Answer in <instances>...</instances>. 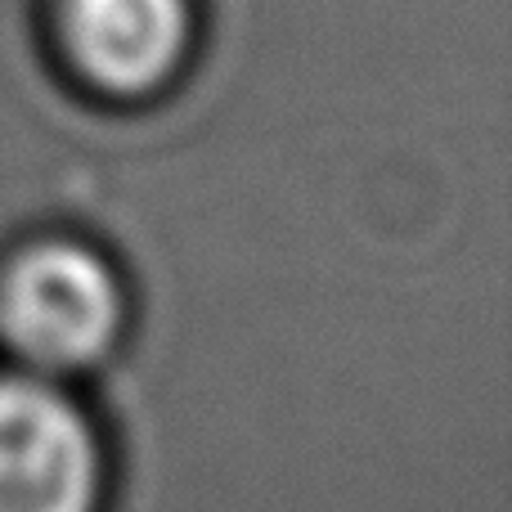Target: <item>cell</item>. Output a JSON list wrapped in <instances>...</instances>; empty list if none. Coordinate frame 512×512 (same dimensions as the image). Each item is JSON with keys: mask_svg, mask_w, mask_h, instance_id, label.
I'll return each mask as SVG.
<instances>
[{"mask_svg": "<svg viewBox=\"0 0 512 512\" xmlns=\"http://www.w3.org/2000/svg\"><path fill=\"white\" fill-rule=\"evenodd\" d=\"M122 333L113 270L77 243H36L0 279V337L36 373H81Z\"/></svg>", "mask_w": 512, "mask_h": 512, "instance_id": "obj_1", "label": "cell"}, {"mask_svg": "<svg viewBox=\"0 0 512 512\" xmlns=\"http://www.w3.org/2000/svg\"><path fill=\"white\" fill-rule=\"evenodd\" d=\"M99 481L86 414L45 382H0V512H95Z\"/></svg>", "mask_w": 512, "mask_h": 512, "instance_id": "obj_2", "label": "cell"}, {"mask_svg": "<svg viewBox=\"0 0 512 512\" xmlns=\"http://www.w3.org/2000/svg\"><path fill=\"white\" fill-rule=\"evenodd\" d=\"M68 59L95 90L140 99L180 72L194 41L189 0H59Z\"/></svg>", "mask_w": 512, "mask_h": 512, "instance_id": "obj_3", "label": "cell"}]
</instances>
